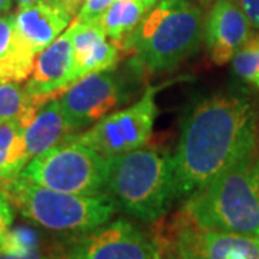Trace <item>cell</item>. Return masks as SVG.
<instances>
[{
  "label": "cell",
  "instance_id": "6da1fadb",
  "mask_svg": "<svg viewBox=\"0 0 259 259\" xmlns=\"http://www.w3.org/2000/svg\"><path fill=\"white\" fill-rule=\"evenodd\" d=\"M259 115L246 95L219 93L186 114L173 156L177 199L189 197L258 146Z\"/></svg>",
  "mask_w": 259,
  "mask_h": 259
},
{
  "label": "cell",
  "instance_id": "7a4b0ae2",
  "mask_svg": "<svg viewBox=\"0 0 259 259\" xmlns=\"http://www.w3.org/2000/svg\"><path fill=\"white\" fill-rule=\"evenodd\" d=\"M183 216L203 229L258 236V150L190 194Z\"/></svg>",
  "mask_w": 259,
  "mask_h": 259
},
{
  "label": "cell",
  "instance_id": "3957f363",
  "mask_svg": "<svg viewBox=\"0 0 259 259\" xmlns=\"http://www.w3.org/2000/svg\"><path fill=\"white\" fill-rule=\"evenodd\" d=\"M203 22L202 10L192 2L160 0L121 42V49L150 72H167L199 51Z\"/></svg>",
  "mask_w": 259,
  "mask_h": 259
},
{
  "label": "cell",
  "instance_id": "277c9868",
  "mask_svg": "<svg viewBox=\"0 0 259 259\" xmlns=\"http://www.w3.org/2000/svg\"><path fill=\"white\" fill-rule=\"evenodd\" d=\"M104 193L125 214L156 222L177 199L173 157L154 148H137L108 158Z\"/></svg>",
  "mask_w": 259,
  "mask_h": 259
},
{
  "label": "cell",
  "instance_id": "5b68a950",
  "mask_svg": "<svg viewBox=\"0 0 259 259\" xmlns=\"http://www.w3.org/2000/svg\"><path fill=\"white\" fill-rule=\"evenodd\" d=\"M0 192L26 219L40 228L76 235L110 222L117 206L107 193L82 196L52 190L19 175Z\"/></svg>",
  "mask_w": 259,
  "mask_h": 259
},
{
  "label": "cell",
  "instance_id": "8992f818",
  "mask_svg": "<svg viewBox=\"0 0 259 259\" xmlns=\"http://www.w3.org/2000/svg\"><path fill=\"white\" fill-rule=\"evenodd\" d=\"M75 136L64 144L32 158L20 176L65 193L82 196L104 193L108 160L94 148L75 140Z\"/></svg>",
  "mask_w": 259,
  "mask_h": 259
},
{
  "label": "cell",
  "instance_id": "52a82bcc",
  "mask_svg": "<svg viewBox=\"0 0 259 259\" xmlns=\"http://www.w3.org/2000/svg\"><path fill=\"white\" fill-rule=\"evenodd\" d=\"M157 90L147 88L139 101L111 112L85 133L76 134L75 140L94 148L107 160L141 148L151 137L157 117Z\"/></svg>",
  "mask_w": 259,
  "mask_h": 259
},
{
  "label": "cell",
  "instance_id": "ba28073f",
  "mask_svg": "<svg viewBox=\"0 0 259 259\" xmlns=\"http://www.w3.org/2000/svg\"><path fill=\"white\" fill-rule=\"evenodd\" d=\"M62 259H164L160 239L127 219L71 235Z\"/></svg>",
  "mask_w": 259,
  "mask_h": 259
},
{
  "label": "cell",
  "instance_id": "9c48e42d",
  "mask_svg": "<svg viewBox=\"0 0 259 259\" xmlns=\"http://www.w3.org/2000/svg\"><path fill=\"white\" fill-rule=\"evenodd\" d=\"M163 255L173 259H259V235H238L203 229L182 214L173 225Z\"/></svg>",
  "mask_w": 259,
  "mask_h": 259
},
{
  "label": "cell",
  "instance_id": "30bf717a",
  "mask_svg": "<svg viewBox=\"0 0 259 259\" xmlns=\"http://www.w3.org/2000/svg\"><path fill=\"white\" fill-rule=\"evenodd\" d=\"M125 90L122 76L107 69L75 81L59 101L66 120L78 134L115 111L127 100Z\"/></svg>",
  "mask_w": 259,
  "mask_h": 259
},
{
  "label": "cell",
  "instance_id": "8fae6325",
  "mask_svg": "<svg viewBox=\"0 0 259 259\" xmlns=\"http://www.w3.org/2000/svg\"><path fill=\"white\" fill-rule=\"evenodd\" d=\"M252 23L236 0H216L203 22V40L216 65L232 62L250 39Z\"/></svg>",
  "mask_w": 259,
  "mask_h": 259
},
{
  "label": "cell",
  "instance_id": "7c38bea8",
  "mask_svg": "<svg viewBox=\"0 0 259 259\" xmlns=\"http://www.w3.org/2000/svg\"><path fill=\"white\" fill-rule=\"evenodd\" d=\"M74 16L65 0H36L15 13L19 40L32 55L37 56L61 36Z\"/></svg>",
  "mask_w": 259,
  "mask_h": 259
},
{
  "label": "cell",
  "instance_id": "4fadbf2b",
  "mask_svg": "<svg viewBox=\"0 0 259 259\" xmlns=\"http://www.w3.org/2000/svg\"><path fill=\"white\" fill-rule=\"evenodd\" d=\"M75 81H78V76L74 44L69 30L66 29L36 56L25 88L32 95H59Z\"/></svg>",
  "mask_w": 259,
  "mask_h": 259
},
{
  "label": "cell",
  "instance_id": "5bb4252c",
  "mask_svg": "<svg viewBox=\"0 0 259 259\" xmlns=\"http://www.w3.org/2000/svg\"><path fill=\"white\" fill-rule=\"evenodd\" d=\"M75 51L78 79L87 75L111 69L120 59L121 47L104 33L98 22L74 20L68 28Z\"/></svg>",
  "mask_w": 259,
  "mask_h": 259
},
{
  "label": "cell",
  "instance_id": "9a60e30c",
  "mask_svg": "<svg viewBox=\"0 0 259 259\" xmlns=\"http://www.w3.org/2000/svg\"><path fill=\"white\" fill-rule=\"evenodd\" d=\"M75 134V130L71 127L62 111L59 98L55 97L49 100L37 111L36 117L23 133L29 160L69 141Z\"/></svg>",
  "mask_w": 259,
  "mask_h": 259
},
{
  "label": "cell",
  "instance_id": "2e32d148",
  "mask_svg": "<svg viewBox=\"0 0 259 259\" xmlns=\"http://www.w3.org/2000/svg\"><path fill=\"white\" fill-rule=\"evenodd\" d=\"M36 56L22 45L15 15H0V82H22L32 74Z\"/></svg>",
  "mask_w": 259,
  "mask_h": 259
},
{
  "label": "cell",
  "instance_id": "e0dca14e",
  "mask_svg": "<svg viewBox=\"0 0 259 259\" xmlns=\"http://www.w3.org/2000/svg\"><path fill=\"white\" fill-rule=\"evenodd\" d=\"M56 95H32L19 82L0 83V124L19 118L25 128L36 117L37 111Z\"/></svg>",
  "mask_w": 259,
  "mask_h": 259
},
{
  "label": "cell",
  "instance_id": "ac0fdd59",
  "mask_svg": "<svg viewBox=\"0 0 259 259\" xmlns=\"http://www.w3.org/2000/svg\"><path fill=\"white\" fill-rule=\"evenodd\" d=\"M25 127L16 120L0 124V189L18 177L29 161L25 140Z\"/></svg>",
  "mask_w": 259,
  "mask_h": 259
},
{
  "label": "cell",
  "instance_id": "d6986e66",
  "mask_svg": "<svg viewBox=\"0 0 259 259\" xmlns=\"http://www.w3.org/2000/svg\"><path fill=\"white\" fill-rule=\"evenodd\" d=\"M148 10L150 8L143 3V0H115L104 12L98 25L107 36L118 42L121 47V42L137 29Z\"/></svg>",
  "mask_w": 259,
  "mask_h": 259
},
{
  "label": "cell",
  "instance_id": "ffe728a7",
  "mask_svg": "<svg viewBox=\"0 0 259 259\" xmlns=\"http://www.w3.org/2000/svg\"><path fill=\"white\" fill-rule=\"evenodd\" d=\"M236 75L259 90V33H253L232 59Z\"/></svg>",
  "mask_w": 259,
  "mask_h": 259
},
{
  "label": "cell",
  "instance_id": "44dd1931",
  "mask_svg": "<svg viewBox=\"0 0 259 259\" xmlns=\"http://www.w3.org/2000/svg\"><path fill=\"white\" fill-rule=\"evenodd\" d=\"M39 249V238L35 231L29 228H15L10 229L0 253L10 255H29Z\"/></svg>",
  "mask_w": 259,
  "mask_h": 259
},
{
  "label": "cell",
  "instance_id": "7402d4cb",
  "mask_svg": "<svg viewBox=\"0 0 259 259\" xmlns=\"http://www.w3.org/2000/svg\"><path fill=\"white\" fill-rule=\"evenodd\" d=\"M115 0H83L81 9L76 13L78 22H98L104 15V12L108 9Z\"/></svg>",
  "mask_w": 259,
  "mask_h": 259
},
{
  "label": "cell",
  "instance_id": "603a6c76",
  "mask_svg": "<svg viewBox=\"0 0 259 259\" xmlns=\"http://www.w3.org/2000/svg\"><path fill=\"white\" fill-rule=\"evenodd\" d=\"M13 204L10 203L8 196L0 192V252L3 243L9 235L12 225H13Z\"/></svg>",
  "mask_w": 259,
  "mask_h": 259
},
{
  "label": "cell",
  "instance_id": "cb8c5ba5",
  "mask_svg": "<svg viewBox=\"0 0 259 259\" xmlns=\"http://www.w3.org/2000/svg\"><path fill=\"white\" fill-rule=\"evenodd\" d=\"M253 28L259 29V0H236Z\"/></svg>",
  "mask_w": 259,
  "mask_h": 259
},
{
  "label": "cell",
  "instance_id": "d4e9b609",
  "mask_svg": "<svg viewBox=\"0 0 259 259\" xmlns=\"http://www.w3.org/2000/svg\"><path fill=\"white\" fill-rule=\"evenodd\" d=\"M0 259H52L44 255L40 250H36L29 255H10V253H0Z\"/></svg>",
  "mask_w": 259,
  "mask_h": 259
},
{
  "label": "cell",
  "instance_id": "484cf974",
  "mask_svg": "<svg viewBox=\"0 0 259 259\" xmlns=\"http://www.w3.org/2000/svg\"><path fill=\"white\" fill-rule=\"evenodd\" d=\"M13 2L15 0H0V15L8 13L13 6Z\"/></svg>",
  "mask_w": 259,
  "mask_h": 259
},
{
  "label": "cell",
  "instance_id": "4316f807",
  "mask_svg": "<svg viewBox=\"0 0 259 259\" xmlns=\"http://www.w3.org/2000/svg\"><path fill=\"white\" fill-rule=\"evenodd\" d=\"M82 2L83 0H65V3L72 9V12H74L75 15L78 13V8H79V5H82Z\"/></svg>",
  "mask_w": 259,
  "mask_h": 259
},
{
  "label": "cell",
  "instance_id": "83f0119b",
  "mask_svg": "<svg viewBox=\"0 0 259 259\" xmlns=\"http://www.w3.org/2000/svg\"><path fill=\"white\" fill-rule=\"evenodd\" d=\"M36 0H15V3L18 5L19 9H22V8H26L29 5H32V3H35Z\"/></svg>",
  "mask_w": 259,
  "mask_h": 259
},
{
  "label": "cell",
  "instance_id": "f1b7e54d",
  "mask_svg": "<svg viewBox=\"0 0 259 259\" xmlns=\"http://www.w3.org/2000/svg\"><path fill=\"white\" fill-rule=\"evenodd\" d=\"M157 2H158V0H143V3H144V5H146L147 8H150V9H151V8H153V6H154V5H156Z\"/></svg>",
  "mask_w": 259,
  "mask_h": 259
},
{
  "label": "cell",
  "instance_id": "f546056e",
  "mask_svg": "<svg viewBox=\"0 0 259 259\" xmlns=\"http://www.w3.org/2000/svg\"><path fill=\"white\" fill-rule=\"evenodd\" d=\"M200 5H203V6H210V5H213L216 0H197Z\"/></svg>",
  "mask_w": 259,
  "mask_h": 259
},
{
  "label": "cell",
  "instance_id": "4dcf8cb0",
  "mask_svg": "<svg viewBox=\"0 0 259 259\" xmlns=\"http://www.w3.org/2000/svg\"><path fill=\"white\" fill-rule=\"evenodd\" d=\"M0 83H2V82H0Z\"/></svg>",
  "mask_w": 259,
  "mask_h": 259
}]
</instances>
